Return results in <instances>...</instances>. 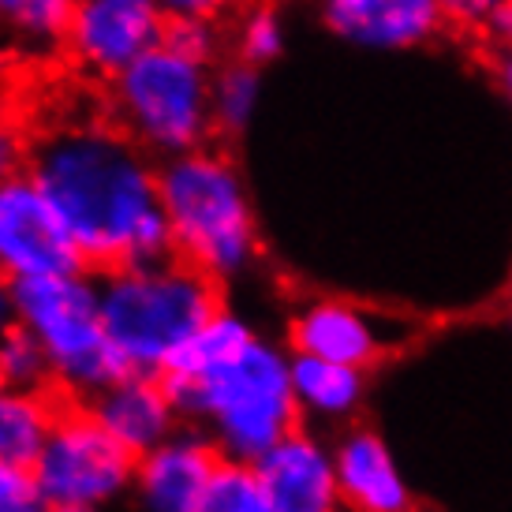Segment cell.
I'll return each instance as SVG.
<instances>
[{"mask_svg": "<svg viewBox=\"0 0 512 512\" xmlns=\"http://www.w3.org/2000/svg\"><path fill=\"white\" fill-rule=\"evenodd\" d=\"M0 512H53L30 468L0 464Z\"/></svg>", "mask_w": 512, "mask_h": 512, "instance_id": "obj_25", "label": "cell"}, {"mask_svg": "<svg viewBox=\"0 0 512 512\" xmlns=\"http://www.w3.org/2000/svg\"><path fill=\"white\" fill-rule=\"evenodd\" d=\"M221 281L180 255L101 273V318L128 370L165 374L172 356L221 311Z\"/></svg>", "mask_w": 512, "mask_h": 512, "instance_id": "obj_5", "label": "cell"}, {"mask_svg": "<svg viewBox=\"0 0 512 512\" xmlns=\"http://www.w3.org/2000/svg\"><path fill=\"white\" fill-rule=\"evenodd\" d=\"M337 486L348 512H412L415 494L393 445L370 427H348L333 441Z\"/></svg>", "mask_w": 512, "mask_h": 512, "instance_id": "obj_14", "label": "cell"}, {"mask_svg": "<svg viewBox=\"0 0 512 512\" xmlns=\"http://www.w3.org/2000/svg\"><path fill=\"white\" fill-rule=\"evenodd\" d=\"M15 326V299H12V281L0 277V337Z\"/></svg>", "mask_w": 512, "mask_h": 512, "instance_id": "obj_29", "label": "cell"}, {"mask_svg": "<svg viewBox=\"0 0 512 512\" xmlns=\"http://www.w3.org/2000/svg\"><path fill=\"white\" fill-rule=\"evenodd\" d=\"M288 348L303 356H322L333 363L370 370L389 352L382 322L359 303L337 296H322L303 303L288 322Z\"/></svg>", "mask_w": 512, "mask_h": 512, "instance_id": "obj_13", "label": "cell"}, {"mask_svg": "<svg viewBox=\"0 0 512 512\" xmlns=\"http://www.w3.org/2000/svg\"><path fill=\"white\" fill-rule=\"evenodd\" d=\"M30 176L42 184L90 270H120L172 258L161 206V161L146 154L105 105L68 94L34 120Z\"/></svg>", "mask_w": 512, "mask_h": 512, "instance_id": "obj_1", "label": "cell"}, {"mask_svg": "<svg viewBox=\"0 0 512 512\" xmlns=\"http://www.w3.org/2000/svg\"><path fill=\"white\" fill-rule=\"evenodd\" d=\"M161 206L172 228L176 255L210 273L236 281L258 262V214L251 187L236 157L221 146H199L161 161Z\"/></svg>", "mask_w": 512, "mask_h": 512, "instance_id": "obj_4", "label": "cell"}, {"mask_svg": "<svg viewBox=\"0 0 512 512\" xmlns=\"http://www.w3.org/2000/svg\"><path fill=\"white\" fill-rule=\"evenodd\" d=\"M0 385L38 389V393L53 389V363L45 356V344L23 322H15L0 337Z\"/></svg>", "mask_w": 512, "mask_h": 512, "instance_id": "obj_22", "label": "cell"}, {"mask_svg": "<svg viewBox=\"0 0 512 512\" xmlns=\"http://www.w3.org/2000/svg\"><path fill=\"white\" fill-rule=\"evenodd\" d=\"M139 456L90 415V408H60L57 423L34 456V479L53 509H105L135 486Z\"/></svg>", "mask_w": 512, "mask_h": 512, "instance_id": "obj_7", "label": "cell"}, {"mask_svg": "<svg viewBox=\"0 0 512 512\" xmlns=\"http://www.w3.org/2000/svg\"><path fill=\"white\" fill-rule=\"evenodd\" d=\"M57 400L49 389H12L0 385V464L30 468L34 456L42 453L49 430L57 423Z\"/></svg>", "mask_w": 512, "mask_h": 512, "instance_id": "obj_18", "label": "cell"}, {"mask_svg": "<svg viewBox=\"0 0 512 512\" xmlns=\"http://www.w3.org/2000/svg\"><path fill=\"white\" fill-rule=\"evenodd\" d=\"M217 53L214 23H169L154 49L105 83V113L157 161L199 150L217 135Z\"/></svg>", "mask_w": 512, "mask_h": 512, "instance_id": "obj_2", "label": "cell"}, {"mask_svg": "<svg viewBox=\"0 0 512 512\" xmlns=\"http://www.w3.org/2000/svg\"><path fill=\"white\" fill-rule=\"evenodd\" d=\"M86 408L135 456L157 449L161 441H169L180 430V415H176L169 393H165L161 374L128 370L113 385H105L98 397L86 400Z\"/></svg>", "mask_w": 512, "mask_h": 512, "instance_id": "obj_15", "label": "cell"}, {"mask_svg": "<svg viewBox=\"0 0 512 512\" xmlns=\"http://www.w3.org/2000/svg\"><path fill=\"white\" fill-rule=\"evenodd\" d=\"M75 0H0V42L23 64H45L64 53Z\"/></svg>", "mask_w": 512, "mask_h": 512, "instance_id": "obj_17", "label": "cell"}, {"mask_svg": "<svg viewBox=\"0 0 512 512\" xmlns=\"http://www.w3.org/2000/svg\"><path fill=\"white\" fill-rule=\"evenodd\" d=\"M251 337H255V326H251L240 311L221 307V311H217L202 329H195L191 341L172 356L169 370L191 374V378H206V374H214V370L225 367L228 359L240 356L243 348L251 344Z\"/></svg>", "mask_w": 512, "mask_h": 512, "instance_id": "obj_20", "label": "cell"}, {"mask_svg": "<svg viewBox=\"0 0 512 512\" xmlns=\"http://www.w3.org/2000/svg\"><path fill=\"white\" fill-rule=\"evenodd\" d=\"M329 38L359 53H419L449 30L441 0H314Z\"/></svg>", "mask_w": 512, "mask_h": 512, "instance_id": "obj_10", "label": "cell"}, {"mask_svg": "<svg viewBox=\"0 0 512 512\" xmlns=\"http://www.w3.org/2000/svg\"><path fill=\"white\" fill-rule=\"evenodd\" d=\"M255 471L273 512H344L333 445L311 434L292 430L270 453L255 460Z\"/></svg>", "mask_w": 512, "mask_h": 512, "instance_id": "obj_11", "label": "cell"}, {"mask_svg": "<svg viewBox=\"0 0 512 512\" xmlns=\"http://www.w3.org/2000/svg\"><path fill=\"white\" fill-rule=\"evenodd\" d=\"M292 389H296V404L303 419L337 427V423H348L363 412L367 370L292 352Z\"/></svg>", "mask_w": 512, "mask_h": 512, "instance_id": "obj_16", "label": "cell"}, {"mask_svg": "<svg viewBox=\"0 0 512 512\" xmlns=\"http://www.w3.org/2000/svg\"><path fill=\"white\" fill-rule=\"evenodd\" d=\"M15 64H19V57H15L8 45L0 42V101H4V94H8L12 83H15Z\"/></svg>", "mask_w": 512, "mask_h": 512, "instance_id": "obj_30", "label": "cell"}, {"mask_svg": "<svg viewBox=\"0 0 512 512\" xmlns=\"http://www.w3.org/2000/svg\"><path fill=\"white\" fill-rule=\"evenodd\" d=\"M161 382L180 423L206 430L225 460L255 464L277 441L299 430L303 419L292 389V348L262 333L206 378L165 370Z\"/></svg>", "mask_w": 512, "mask_h": 512, "instance_id": "obj_3", "label": "cell"}, {"mask_svg": "<svg viewBox=\"0 0 512 512\" xmlns=\"http://www.w3.org/2000/svg\"><path fill=\"white\" fill-rule=\"evenodd\" d=\"M262 68L247 64L240 57H228L217 64L214 75V124L217 135L236 139L255 124L258 109H262Z\"/></svg>", "mask_w": 512, "mask_h": 512, "instance_id": "obj_21", "label": "cell"}, {"mask_svg": "<svg viewBox=\"0 0 512 512\" xmlns=\"http://www.w3.org/2000/svg\"><path fill=\"white\" fill-rule=\"evenodd\" d=\"M486 45H512V4L501 12V19L490 27V34L483 38Z\"/></svg>", "mask_w": 512, "mask_h": 512, "instance_id": "obj_31", "label": "cell"}, {"mask_svg": "<svg viewBox=\"0 0 512 512\" xmlns=\"http://www.w3.org/2000/svg\"><path fill=\"white\" fill-rule=\"evenodd\" d=\"M199 512H273V505L266 498V486L258 479L255 464L225 460L221 456L214 479L206 486V498H202Z\"/></svg>", "mask_w": 512, "mask_h": 512, "instance_id": "obj_23", "label": "cell"}, {"mask_svg": "<svg viewBox=\"0 0 512 512\" xmlns=\"http://www.w3.org/2000/svg\"><path fill=\"white\" fill-rule=\"evenodd\" d=\"M165 30L169 15L157 0H75L60 57L86 79L109 83L154 49Z\"/></svg>", "mask_w": 512, "mask_h": 512, "instance_id": "obj_8", "label": "cell"}, {"mask_svg": "<svg viewBox=\"0 0 512 512\" xmlns=\"http://www.w3.org/2000/svg\"><path fill=\"white\" fill-rule=\"evenodd\" d=\"M53 512H101V509H53Z\"/></svg>", "mask_w": 512, "mask_h": 512, "instance_id": "obj_32", "label": "cell"}, {"mask_svg": "<svg viewBox=\"0 0 512 512\" xmlns=\"http://www.w3.org/2000/svg\"><path fill=\"white\" fill-rule=\"evenodd\" d=\"M225 42L232 57L270 68L273 60L285 57L288 49V19L277 0H240V8L228 15Z\"/></svg>", "mask_w": 512, "mask_h": 512, "instance_id": "obj_19", "label": "cell"}, {"mask_svg": "<svg viewBox=\"0 0 512 512\" xmlns=\"http://www.w3.org/2000/svg\"><path fill=\"white\" fill-rule=\"evenodd\" d=\"M30 154H34V124L0 101V184L30 172Z\"/></svg>", "mask_w": 512, "mask_h": 512, "instance_id": "obj_24", "label": "cell"}, {"mask_svg": "<svg viewBox=\"0 0 512 512\" xmlns=\"http://www.w3.org/2000/svg\"><path fill=\"white\" fill-rule=\"evenodd\" d=\"M169 23H221L240 8V0H157Z\"/></svg>", "mask_w": 512, "mask_h": 512, "instance_id": "obj_27", "label": "cell"}, {"mask_svg": "<svg viewBox=\"0 0 512 512\" xmlns=\"http://www.w3.org/2000/svg\"><path fill=\"white\" fill-rule=\"evenodd\" d=\"M441 4H445V15H449V30L486 38L512 0H441Z\"/></svg>", "mask_w": 512, "mask_h": 512, "instance_id": "obj_26", "label": "cell"}, {"mask_svg": "<svg viewBox=\"0 0 512 512\" xmlns=\"http://www.w3.org/2000/svg\"><path fill=\"white\" fill-rule=\"evenodd\" d=\"M490 79L512 109V45H490Z\"/></svg>", "mask_w": 512, "mask_h": 512, "instance_id": "obj_28", "label": "cell"}, {"mask_svg": "<svg viewBox=\"0 0 512 512\" xmlns=\"http://www.w3.org/2000/svg\"><path fill=\"white\" fill-rule=\"evenodd\" d=\"M15 322L34 329L53 363V385L86 404L105 385L128 374L101 318V281L90 270L15 281Z\"/></svg>", "mask_w": 512, "mask_h": 512, "instance_id": "obj_6", "label": "cell"}, {"mask_svg": "<svg viewBox=\"0 0 512 512\" xmlns=\"http://www.w3.org/2000/svg\"><path fill=\"white\" fill-rule=\"evenodd\" d=\"M68 270H90V266L42 184L30 172L4 180L0 184V277L15 285V281Z\"/></svg>", "mask_w": 512, "mask_h": 512, "instance_id": "obj_9", "label": "cell"}, {"mask_svg": "<svg viewBox=\"0 0 512 512\" xmlns=\"http://www.w3.org/2000/svg\"><path fill=\"white\" fill-rule=\"evenodd\" d=\"M221 453L206 430H176L169 441L139 456L135 498L143 512H199Z\"/></svg>", "mask_w": 512, "mask_h": 512, "instance_id": "obj_12", "label": "cell"}]
</instances>
